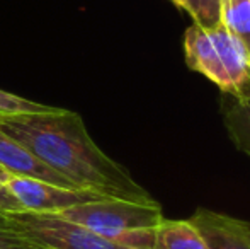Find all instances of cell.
Here are the masks:
<instances>
[{"instance_id":"cell-1","label":"cell","mask_w":250,"mask_h":249,"mask_svg":"<svg viewBox=\"0 0 250 249\" xmlns=\"http://www.w3.org/2000/svg\"><path fill=\"white\" fill-rule=\"evenodd\" d=\"M0 130L73 186L131 202L155 200L125 166L97 147L75 111L50 106L0 116Z\"/></svg>"},{"instance_id":"cell-2","label":"cell","mask_w":250,"mask_h":249,"mask_svg":"<svg viewBox=\"0 0 250 249\" xmlns=\"http://www.w3.org/2000/svg\"><path fill=\"white\" fill-rule=\"evenodd\" d=\"M58 215L114 243L138 249L155 248L157 227L164 220L162 206L157 200L131 202L121 198H102L75 205Z\"/></svg>"},{"instance_id":"cell-3","label":"cell","mask_w":250,"mask_h":249,"mask_svg":"<svg viewBox=\"0 0 250 249\" xmlns=\"http://www.w3.org/2000/svg\"><path fill=\"white\" fill-rule=\"evenodd\" d=\"M0 219L44 249H138L114 243L58 213L3 212Z\"/></svg>"},{"instance_id":"cell-4","label":"cell","mask_w":250,"mask_h":249,"mask_svg":"<svg viewBox=\"0 0 250 249\" xmlns=\"http://www.w3.org/2000/svg\"><path fill=\"white\" fill-rule=\"evenodd\" d=\"M3 188L17 202L21 212L34 213H62L63 210L72 208L75 205L111 198L90 189L63 188L34 178H22L14 174L3 183Z\"/></svg>"},{"instance_id":"cell-5","label":"cell","mask_w":250,"mask_h":249,"mask_svg":"<svg viewBox=\"0 0 250 249\" xmlns=\"http://www.w3.org/2000/svg\"><path fill=\"white\" fill-rule=\"evenodd\" d=\"M182 46H184L186 65L192 72H198L208 80H211L225 96L231 97L233 94L231 82L225 72V67L209 36V31L198 24H192L191 27L186 29Z\"/></svg>"},{"instance_id":"cell-6","label":"cell","mask_w":250,"mask_h":249,"mask_svg":"<svg viewBox=\"0 0 250 249\" xmlns=\"http://www.w3.org/2000/svg\"><path fill=\"white\" fill-rule=\"evenodd\" d=\"M204 237L208 249H250L247 220L199 206L191 219Z\"/></svg>"},{"instance_id":"cell-7","label":"cell","mask_w":250,"mask_h":249,"mask_svg":"<svg viewBox=\"0 0 250 249\" xmlns=\"http://www.w3.org/2000/svg\"><path fill=\"white\" fill-rule=\"evenodd\" d=\"M206 29L209 31V36L216 46L225 72L231 82V89H233L231 97L237 101L247 99L250 97V58L244 45L235 36H231L220 23Z\"/></svg>"},{"instance_id":"cell-8","label":"cell","mask_w":250,"mask_h":249,"mask_svg":"<svg viewBox=\"0 0 250 249\" xmlns=\"http://www.w3.org/2000/svg\"><path fill=\"white\" fill-rule=\"evenodd\" d=\"M0 167L14 176L34 178V180L51 183L63 188H77L70 181L56 174L48 166H44L38 157H34L22 143L10 138L0 130ZM80 189V188H79Z\"/></svg>"},{"instance_id":"cell-9","label":"cell","mask_w":250,"mask_h":249,"mask_svg":"<svg viewBox=\"0 0 250 249\" xmlns=\"http://www.w3.org/2000/svg\"><path fill=\"white\" fill-rule=\"evenodd\" d=\"M153 249H208L204 237L191 220L165 219L158 224Z\"/></svg>"},{"instance_id":"cell-10","label":"cell","mask_w":250,"mask_h":249,"mask_svg":"<svg viewBox=\"0 0 250 249\" xmlns=\"http://www.w3.org/2000/svg\"><path fill=\"white\" fill-rule=\"evenodd\" d=\"M223 121L233 145L250 157V97L244 101L228 97L223 106Z\"/></svg>"},{"instance_id":"cell-11","label":"cell","mask_w":250,"mask_h":249,"mask_svg":"<svg viewBox=\"0 0 250 249\" xmlns=\"http://www.w3.org/2000/svg\"><path fill=\"white\" fill-rule=\"evenodd\" d=\"M220 24L244 45L250 58V0H220Z\"/></svg>"},{"instance_id":"cell-12","label":"cell","mask_w":250,"mask_h":249,"mask_svg":"<svg viewBox=\"0 0 250 249\" xmlns=\"http://www.w3.org/2000/svg\"><path fill=\"white\" fill-rule=\"evenodd\" d=\"M182 10L201 27H213L220 23V0H181Z\"/></svg>"},{"instance_id":"cell-13","label":"cell","mask_w":250,"mask_h":249,"mask_svg":"<svg viewBox=\"0 0 250 249\" xmlns=\"http://www.w3.org/2000/svg\"><path fill=\"white\" fill-rule=\"evenodd\" d=\"M48 108H50L48 104L36 103V101L26 99V97L16 96V94L0 89V116L21 113H36V111H44Z\"/></svg>"},{"instance_id":"cell-14","label":"cell","mask_w":250,"mask_h":249,"mask_svg":"<svg viewBox=\"0 0 250 249\" xmlns=\"http://www.w3.org/2000/svg\"><path fill=\"white\" fill-rule=\"evenodd\" d=\"M0 249H44L0 219Z\"/></svg>"},{"instance_id":"cell-15","label":"cell","mask_w":250,"mask_h":249,"mask_svg":"<svg viewBox=\"0 0 250 249\" xmlns=\"http://www.w3.org/2000/svg\"><path fill=\"white\" fill-rule=\"evenodd\" d=\"M10 176H12V174L7 173L5 169H2V167H0V193H5L7 191V189L3 188V183H5V181L9 180Z\"/></svg>"},{"instance_id":"cell-16","label":"cell","mask_w":250,"mask_h":249,"mask_svg":"<svg viewBox=\"0 0 250 249\" xmlns=\"http://www.w3.org/2000/svg\"><path fill=\"white\" fill-rule=\"evenodd\" d=\"M172 3H174L175 7H179V9H182V3H181V0H170Z\"/></svg>"},{"instance_id":"cell-17","label":"cell","mask_w":250,"mask_h":249,"mask_svg":"<svg viewBox=\"0 0 250 249\" xmlns=\"http://www.w3.org/2000/svg\"><path fill=\"white\" fill-rule=\"evenodd\" d=\"M249 236H250V226H249Z\"/></svg>"}]
</instances>
